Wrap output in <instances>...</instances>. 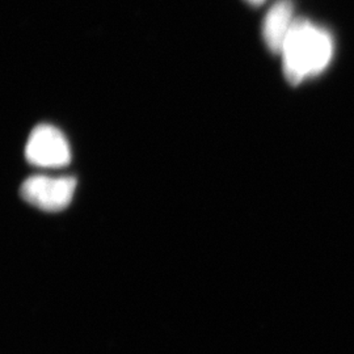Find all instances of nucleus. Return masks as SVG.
<instances>
[{"label": "nucleus", "instance_id": "nucleus-3", "mask_svg": "<svg viewBox=\"0 0 354 354\" xmlns=\"http://www.w3.org/2000/svg\"><path fill=\"white\" fill-rule=\"evenodd\" d=\"M26 160L44 168H59L71 160V150L64 133L49 124L33 129L26 142Z\"/></svg>", "mask_w": 354, "mask_h": 354}, {"label": "nucleus", "instance_id": "nucleus-1", "mask_svg": "<svg viewBox=\"0 0 354 354\" xmlns=\"http://www.w3.org/2000/svg\"><path fill=\"white\" fill-rule=\"evenodd\" d=\"M283 71L291 84L323 73L333 54V42L327 30L304 19L294 20L283 44Z\"/></svg>", "mask_w": 354, "mask_h": 354}, {"label": "nucleus", "instance_id": "nucleus-5", "mask_svg": "<svg viewBox=\"0 0 354 354\" xmlns=\"http://www.w3.org/2000/svg\"><path fill=\"white\" fill-rule=\"evenodd\" d=\"M248 3H251L252 6H260V4H263L266 0H247Z\"/></svg>", "mask_w": 354, "mask_h": 354}, {"label": "nucleus", "instance_id": "nucleus-4", "mask_svg": "<svg viewBox=\"0 0 354 354\" xmlns=\"http://www.w3.org/2000/svg\"><path fill=\"white\" fill-rule=\"evenodd\" d=\"M292 23V4L290 0H279L266 13L263 35L266 46L273 53L282 51Z\"/></svg>", "mask_w": 354, "mask_h": 354}, {"label": "nucleus", "instance_id": "nucleus-2", "mask_svg": "<svg viewBox=\"0 0 354 354\" xmlns=\"http://www.w3.org/2000/svg\"><path fill=\"white\" fill-rule=\"evenodd\" d=\"M75 177H29L20 188L21 198L44 212L57 213L64 210L74 197Z\"/></svg>", "mask_w": 354, "mask_h": 354}]
</instances>
